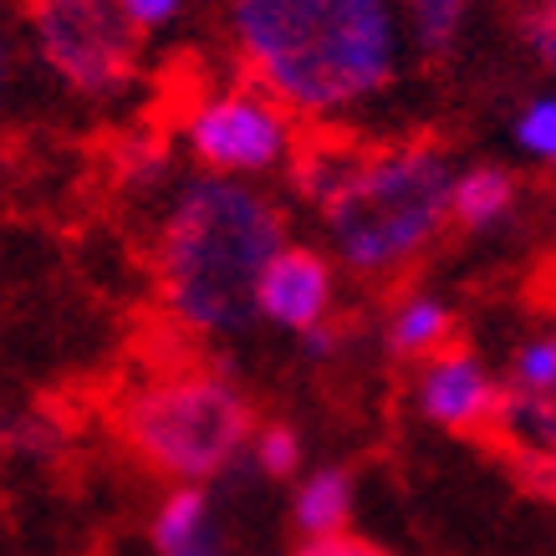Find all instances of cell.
<instances>
[{"instance_id":"9a60e30c","label":"cell","mask_w":556,"mask_h":556,"mask_svg":"<svg viewBox=\"0 0 556 556\" xmlns=\"http://www.w3.org/2000/svg\"><path fill=\"white\" fill-rule=\"evenodd\" d=\"M510 138H516V149H521L531 164H552L556 159V98L552 92H536V98L510 118Z\"/></svg>"},{"instance_id":"4fadbf2b","label":"cell","mask_w":556,"mask_h":556,"mask_svg":"<svg viewBox=\"0 0 556 556\" xmlns=\"http://www.w3.org/2000/svg\"><path fill=\"white\" fill-rule=\"evenodd\" d=\"M210 495H204V485H169V495L159 501V510H153L149 521V541L153 552H179V546H189L194 536H204L210 531Z\"/></svg>"},{"instance_id":"2e32d148","label":"cell","mask_w":556,"mask_h":556,"mask_svg":"<svg viewBox=\"0 0 556 556\" xmlns=\"http://www.w3.org/2000/svg\"><path fill=\"white\" fill-rule=\"evenodd\" d=\"M510 388H516V393L552 399V388H556V338L552 332H531V338L516 348V357H510Z\"/></svg>"},{"instance_id":"e0dca14e","label":"cell","mask_w":556,"mask_h":556,"mask_svg":"<svg viewBox=\"0 0 556 556\" xmlns=\"http://www.w3.org/2000/svg\"><path fill=\"white\" fill-rule=\"evenodd\" d=\"M251 459L255 470L270 475V480H291L302 470V434L291 424H266L251 434Z\"/></svg>"},{"instance_id":"8992f818","label":"cell","mask_w":556,"mask_h":556,"mask_svg":"<svg viewBox=\"0 0 556 556\" xmlns=\"http://www.w3.org/2000/svg\"><path fill=\"white\" fill-rule=\"evenodd\" d=\"M185 143L204 174L251 185L261 174H276L291 164L296 118L255 87H225L185 113Z\"/></svg>"},{"instance_id":"9c48e42d","label":"cell","mask_w":556,"mask_h":556,"mask_svg":"<svg viewBox=\"0 0 556 556\" xmlns=\"http://www.w3.org/2000/svg\"><path fill=\"white\" fill-rule=\"evenodd\" d=\"M516 210H521V179L510 169H501V164L455 169V179H450V225L470 230V236H490Z\"/></svg>"},{"instance_id":"5bb4252c","label":"cell","mask_w":556,"mask_h":556,"mask_svg":"<svg viewBox=\"0 0 556 556\" xmlns=\"http://www.w3.org/2000/svg\"><path fill=\"white\" fill-rule=\"evenodd\" d=\"M0 450L26 459V465H47L62 450V424L47 414H16V419L0 424Z\"/></svg>"},{"instance_id":"7c38bea8","label":"cell","mask_w":556,"mask_h":556,"mask_svg":"<svg viewBox=\"0 0 556 556\" xmlns=\"http://www.w3.org/2000/svg\"><path fill=\"white\" fill-rule=\"evenodd\" d=\"M399 5V26H404V47L424 62H450L470 31L475 0H393Z\"/></svg>"},{"instance_id":"5b68a950","label":"cell","mask_w":556,"mask_h":556,"mask_svg":"<svg viewBox=\"0 0 556 556\" xmlns=\"http://www.w3.org/2000/svg\"><path fill=\"white\" fill-rule=\"evenodd\" d=\"M26 36L51 83L83 102L123 98L143 62V36L108 0H26Z\"/></svg>"},{"instance_id":"6da1fadb","label":"cell","mask_w":556,"mask_h":556,"mask_svg":"<svg viewBox=\"0 0 556 556\" xmlns=\"http://www.w3.org/2000/svg\"><path fill=\"white\" fill-rule=\"evenodd\" d=\"M225 26L255 92L291 118H342L404 72L393 0H225Z\"/></svg>"},{"instance_id":"3957f363","label":"cell","mask_w":556,"mask_h":556,"mask_svg":"<svg viewBox=\"0 0 556 556\" xmlns=\"http://www.w3.org/2000/svg\"><path fill=\"white\" fill-rule=\"evenodd\" d=\"M455 159L434 138H399L383 149L302 153L296 189L317 204L327 245L363 281H393L424 261L450 230Z\"/></svg>"},{"instance_id":"30bf717a","label":"cell","mask_w":556,"mask_h":556,"mask_svg":"<svg viewBox=\"0 0 556 556\" xmlns=\"http://www.w3.org/2000/svg\"><path fill=\"white\" fill-rule=\"evenodd\" d=\"M455 306L434 296V291H408L404 302L388 312V353L404 363H424V357L455 348Z\"/></svg>"},{"instance_id":"ba28073f","label":"cell","mask_w":556,"mask_h":556,"mask_svg":"<svg viewBox=\"0 0 556 556\" xmlns=\"http://www.w3.org/2000/svg\"><path fill=\"white\" fill-rule=\"evenodd\" d=\"M332 306H338V270L317 245L302 240H287L255 281V321L291 338L332 321Z\"/></svg>"},{"instance_id":"ac0fdd59","label":"cell","mask_w":556,"mask_h":556,"mask_svg":"<svg viewBox=\"0 0 556 556\" xmlns=\"http://www.w3.org/2000/svg\"><path fill=\"white\" fill-rule=\"evenodd\" d=\"M516 31H521L531 62H536V67H552L556 62V5L552 0H531V5H521Z\"/></svg>"},{"instance_id":"d6986e66","label":"cell","mask_w":556,"mask_h":556,"mask_svg":"<svg viewBox=\"0 0 556 556\" xmlns=\"http://www.w3.org/2000/svg\"><path fill=\"white\" fill-rule=\"evenodd\" d=\"M108 5H113L138 36L164 31V26H174V21L189 11V0H108Z\"/></svg>"},{"instance_id":"7a4b0ae2","label":"cell","mask_w":556,"mask_h":556,"mask_svg":"<svg viewBox=\"0 0 556 556\" xmlns=\"http://www.w3.org/2000/svg\"><path fill=\"white\" fill-rule=\"evenodd\" d=\"M287 240V215L266 189L204 169L179 179L153 236V281L169 321L194 338H245L255 281Z\"/></svg>"},{"instance_id":"44dd1931","label":"cell","mask_w":556,"mask_h":556,"mask_svg":"<svg viewBox=\"0 0 556 556\" xmlns=\"http://www.w3.org/2000/svg\"><path fill=\"white\" fill-rule=\"evenodd\" d=\"M11 87H16V47H11V36L0 31V108L11 102Z\"/></svg>"},{"instance_id":"277c9868","label":"cell","mask_w":556,"mask_h":556,"mask_svg":"<svg viewBox=\"0 0 556 556\" xmlns=\"http://www.w3.org/2000/svg\"><path fill=\"white\" fill-rule=\"evenodd\" d=\"M255 404L225 368L189 363L138 383L118 404L128 455L169 485H210L251 450Z\"/></svg>"},{"instance_id":"8fae6325","label":"cell","mask_w":556,"mask_h":556,"mask_svg":"<svg viewBox=\"0 0 556 556\" xmlns=\"http://www.w3.org/2000/svg\"><path fill=\"white\" fill-rule=\"evenodd\" d=\"M353 506H357V480L353 470H342V465H321L312 470L296 485L291 495V526H296V536L312 541V536H338L353 526Z\"/></svg>"},{"instance_id":"ffe728a7","label":"cell","mask_w":556,"mask_h":556,"mask_svg":"<svg viewBox=\"0 0 556 556\" xmlns=\"http://www.w3.org/2000/svg\"><path fill=\"white\" fill-rule=\"evenodd\" d=\"M291 556H393L383 552L378 541L357 536V531H338V536H312V541H296Z\"/></svg>"},{"instance_id":"7402d4cb","label":"cell","mask_w":556,"mask_h":556,"mask_svg":"<svg viewBox=\"0 0 556 556\" xmlns=\"http://www.w3.org/2000/svg\"><path fill=\"white\" fill-rule=\"evenodd\" d=\"M164 556H225V536H219L215 526H210L204 536H194L189 546H179V552H164Z\"/></svg>"},{"instance_id":"52a82bcc","label":"cell","mask_w":556,"mask_h":556,"mask_svg":"<svg viewBox=\"0 0 556 556\" xmlns=\"http://www.w3.org/2000/svg\"><path fill=\"white\" fill-rule=\"evenodd\" d=\"M501 378L485 368V357L470 348H444V353L424 357L419 383H414V404L434 429L444 434H495V414H501Z\"/></svg>"}]
</instances>
